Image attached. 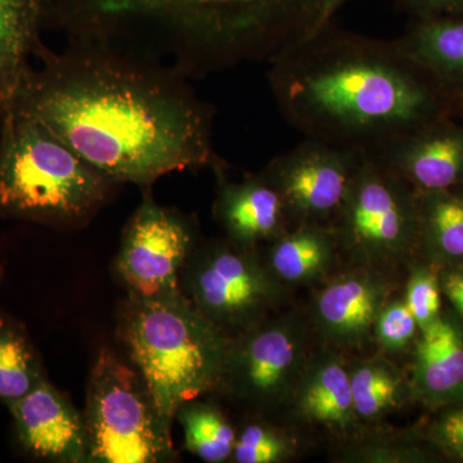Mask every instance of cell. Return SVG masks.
<instances>
[{"label":"cell","instance_id":"6da1fadb","mask_svg":"<svg viewBox=\"0 0 463 463\" xmlns=\"http://www.w3.org/2000/svg\"><path fill=\"white\" fill-rule=\"evenodd\" d=\"M39 60L12 112L35 118L118 184L147 188L167 174L221 163L214 109L184 76L93 43L70 42Z\"/></svg>","mask_w":463,"mask_h":463},{"label":"cell","instance_id":"7a4b0ae2","mask_svg":"<svg viewBox=\"0 0 463 463\" xmlns=\"http://www.w3.org/2000/svg\"><path fill=\"white\" fill-rule=\"evenodd\" d=\"M268 81L286 121L307 139L376 154L463 103L407 56L326 24L269 62Z\"/></svg>","mask_w":463,"mask_h":463},{"label":"cell","instance_id":"3957f363","mask_svg":"<svg viewBox=\"0 0 463 463\" xmlns=\"http://www.w3.org/2000/svg\"><path fill=\"white\" fill-rule=\"evenodd\" d=\"M45 24L201 78L268 63L327 24L323 0H44Z\"/></svg>","mask_w":463,"mask_h":463},{"label":"cell","instance_id":"277c9868","mask_svg":"<svg viewBox=\"0 0 463 463\" xmlns=\"http://www.w3.org/2000/svg\"><path fill=\"white\" fill-rule=\"evenodd\" d=\"M118 337L170 426L183 403L215 394L231 337L201 316L182 291L152 298L128 294Z\"/></svg>","mask_w":463,"mask_h":463},{"label":"cell","instance_id":"5b68a950","mask_svg":"<svg viewBox=\"0 0 463 463\" xmlns=\"http://www.w3.org/2000/svg\"><path fill=\"white\" fill-rule=\"evenodd\" d=\"M35 118H0V215L70 230L90 223L118 187Z\"/></svg>","mask_w":463,"mask_h":463},{"label":"cell","instance_id":"8992f818","mask_svg":"<svg viewBox=\"0 0 463 463\" xmlns=\"http://www.w3.org/2000/svg\"><path fill=\"white\" fill-rule=\"evenodd\" d=\"M88 462L167 463L178 458L172 428L141 374L102 349L91 367L84 410Z\"/></svg>","mask_w":463,"mask_h":463},{"label":"cell","instance_id":"52a82bcc","mask_svg":"<svg viewBox=\"0 0 463 463\" xmlns=\"http://www.w3.org/2000/svg\"><path fill=\"white\" fill-rule=\"evenodd\" d=\"M310 321L274 313L232 337L215 394L249 417L274 422L288 417L301 380L317 354Z\"/></svg>","mask_w":463,"mask_h":463},{"label":"cell","instance_id":"ba28073f","mask_svg":"<svg viewBox=\"0 0 463 463\" xmlns=\"http://www.w3.org/2000/svg\"><path fill=\"white\" fill-rule=\"evenodd\" d=\"M327 227L353 264L392 272L419 254L417 192L379 157L362 154Z\"/></svg>","mask_w":463,"mask_h":463},{"label":"cell","instance_id":"9c48e42d","mask_svg":"<svg viewBox=\"0 0 463 463\" xmlns=\"http://www.w3.org/2000/svg\"><path fill=\"white\" fill-rule=\"evenodd\" d=\"M179 288L201 316L231 339L279 312L288 294L270 272L260 248L227 237L197 243L183 267Z\"/></svg>","mask_w":463,"mask_h":463},{"label":"cell","instance_id":"30bf717a","mask_svg":"<svg viewBox=\"0 0 463 463\" xmlns=\"http://www.w3.org/2000/svg\"><path fill=\"white\" fill-rule=\"evenodd\" d=\"M145 188L124 228L115 272L128 294L152 298L181 291L185 261L200 242L194 219L160 205Z\"/></svg>","mask_w":463,"mask_h":463},{"label":"cell","instance_id":"8fae6325","mask_svg":"<svg viewBox=\"0 0 463 463\" xmlns=\"http://www.w3.org/2000/svg\"><path fill=\"white\" fill-rule=\"evenodd\" d=\"M361 156L362 152L306 138L261 173L281 194L292 228L328 225L343 203Z\"/></svg>","mask_w":463,"mask_h":463},{"label":"cell","instance_id":"7c38bea8","mask_svg":"<svg viewBox=\"0 0 463 463\" xmlns=\"http://www.w3.org/2000/svg\"><path fill=\"white\" fill-rule=\"evenodd\" d=\"M386 273L390 272L353 264L326 279L313 300L309 318L325 349H361L373 336L374 323L394 291V281Z\"/></svg>","mask_w":463,"mask_h":463},{"label":"cell","instance_id":"4fadbf2b","mask_svg":"<svg viewBox=\"0 0 463 463\" xmlns=\"http://www.w3.org/2000/svg\"><path fill=\"white\" fill-rule=\"evenodd\" d=\"M7 408L20 455L41 462H88L84 414L48 379Z\"/></svg>","mask_w":463,"mask_h":463},{"label":"cell","instance_id":"5bb4252c","mask_svg":"<svg viewBox=\"0 0 463 463\" xmlns=\"http://www.w3.org/2000/svg\"><path fill=\"white\" fill-rule=\"evenodd\" d=\"M371 155L419 194L462 187L463 109L440 116Z\"/></svg>","mask_w":463,"mask_h":463},{"label":"cell","instance_id":"9a60e30c","mask_svg":"<svg viewBox=\"0 0 463 463\" xmlns=\"http://www.w3.org/2000/svg\"><path fill=\"white\" fill-rule=\"evenodd\" d=\"M213 169L218 178L213 210L227 239L260 248L292 230L281 194L263 173L232 182L225 175L222 161Z\"/></svg>","mask_w":463,"mask_h":463},{"label":"cell","instance_id":"2e32d148","mask_svg":"<svg viewBox=\"0 0 463 463\" xmlns=\"http://www.w3.org/2000/svg\"><path fill=\"white\" fill-rule=\"evenodd\" d=\"M288 417L326 428L340 438L359 434L364 423L353 403L349 364L340 354L328 349L317 353L298 385Z\"/></svg>","mask_w":463,"mask_h":463},{"label":"cell","instance_id":"e0dca14e","mask_svg":"<svg viewBox=\"0 0 463 463\" xmlns=\"http://www.w3.org/2000/svg\"><path fill=\"white\" fill-rule=\"evenodd\" d=\"M411 392L429 408L463 405V331L440 318L414 343Z\"/></svg>","mask_w":463,"mask_h":463},{"label":"cell","instance_id":"ac0fdd59","mask_svg":"<svg viewBox=\"0 0 463 463\" xmlns=\"http://www.w3.org/2000/svg\"><path fill=\"white\" fill-rule=\"evenodd\" d=\"M44 0H0V118L11 114L18 91L32 71L30 60L41 58Z\"/></svg>","mask_w":463,"mask_h":463},{"label":"cell","instance_id":"d6986e66","mask_svg":"<svg viewBox=\"0 0 463 463\" xmlns=\"http://www.w3.org/2000/svg\"><path fill=\"white\" fill-rule=\"evenodd\" d=\"M397 41L426 74L463 103V12L412 17Z\"/></svg>","mask_w":463,"mask_h":463},{"label":"cell","instance_id":"ffe728a7","mask_svg":"<svg viewBox=\"0 0 463 463\" xmlns=\"http://www.w3.org/2000/svg\"><path fill=\"white\" fill-rule=\"evenodd\" d=\"M265 245V263L286 288L326 281L340 257L334 234L322 224L298 225Z\"/></svg>","mask_w":463,"mask_h":463},{"label":"cell","instance_id":"44dd1931","mask_svg":"<svg viewBox=\"0 0 463 463\" xmlns=\"http://www.w3.org/2000/svg\"><path fill=\"white\" fill-rule=\"evenodd\" d=\"M419 254L441 267L463 264V185L417 192Z\"/></svg>","mask_w":463,"mask_h":463},{"label":"cell","instance_id":"7402d4cb","mask_svg":"<svg viewBox=\"0 0 463 463\" xmlns=\"http://www.w3.org/2000/svg\"><path fill=\"white\" fill-rule=\"evenodd\" d=\"M45 379L42 356L23 323L0 312V403L8 407Z\"/></svg>","mask_w":463,"mask_h":463},{"label":"cell","instance_id":"603a6c76","mask_svg":"<svg viewBox=\"0 0 463 463\" xmlns=\"http://www.w3.org/2000/svg\"><path fill=\"white\" fill-rule=\"evenodd\" d=\"M349 377L355 413L362 423L381 421L412 394L403 376L383 358L349 364Z\"/></svg>","mask_w":463,"mask_h":463},{"label":"cell","instance_id":"cb8c5ba5","mask_svg":"<svg viewBox=\"0 0 463 463\" xmlns=\"http://www.w3.org/2000/svg\"><path fill=\"white\" fill-rule=\"evenodd\" d=\"M175 420L184 432V449L209 463L231 461L237 429L218 405L200 398L178 408Z\"/></svg>","mask_w":463,"mask_h":463},{"label":"cell","instance_id":"d4e9b609","mask_svg":"<svg viewBox=\"0 0 463 463\" xmlns=\"http://www.w3.org/2000/svg\"><path fill=\"white\" fill-rule=\"evenodd\" d=\"M294 440L267 420L250 417L237 430L232 461L237 463H281L295 456Z\"/></svg>","mask_w":463,"mask_h":463},{"label":"cell","instance_id":"484cf974","mask_svg":"<svg viewBox=\"0 0 463 463\" xmlns=\"http://www.w3.org/2000/svg\"><path fill=\"white\" fill-rule=\"evenodd\" d=\"M440 279L432 268H413L405 288L404 301L420 331L426 330L440 318Z\"/></svg>","mask_w":463,"mask_h":463},{"label":"cell","instance_id":"4316f807","mask_svg":"<svg viewBox=\"0 0 463 463\" xmlns=\"http://www.w3.org/2000/svg\"><path fill=\"white\" fill-rule=\"evenodd\" d=\"M419 331V325L404 298H392L374 323L373 337L383 349L398 353L403 352L416 340Z\"/></svg>","mask_w":463,"mask_h":463},{"label":"cell","instance_id":"83f0119b","mask_svg":"<svg viewBox=\"0 0 463 463\" xmlns=\"http://www.w3.org/2000/svg\"><path fill=\"white\" fill-rule=\"evenodd\" d=\"M439 447L463 461V405L452 407L441 414L431 430Z\"/></svg>","mask_w":463,"mask_h":463},{"label":"cell","instance_id":"f1b7e54d","mask_svg":"<svg viewBox=\"0 0 463 463\" xmlns=\"http://www.w3.org/2000/svg\"><path fill=\"white\" fill-rule=\"evenodd\" d=\"M412 17L463 12V0H398Z\"/></svg>","mask_w":463,"mask_h":463},{"label":"cell","instance_id":"f546056e","mask_svg":"<svg viewBox=\"0 0 463 463\" xmlns=\"http://www.w3.org/2000/svg\"><path fill=\"white\" fill-rule=\"evenodd\" d=\"M441 292L449 298L450 303L456 307L459 315L463 317V267H449L441 272L440 277Z\"/></svg>","mask_w":463,"mask_h":463},{"label":"cell","instance_id":"4dcf8cb0","mask_svg":"<svg viewBox=\"0 0 463 463\" xmlns=\"http://www.w3.org/2000/svg\"><path fill=\"white\" fill-rule=\"evenodd\" d=\"M345 0H323L325 3V17L326 21L330 23L332 16H334L335 11L340 7Z\"/></svg>","mask_w":463,"mask_h":463},{"label":"cell","instance_id":"1f68e13d","mask_svg":"<svg viewBox=\"0 0 463 463\" xmlns=\"http://www.w3.org/2000/svg\"><path fill=\"white\" fill-rule=\"evenodd\" d=\"M2 274H3V269H2V265H0V279H2Z\"/></svg>","mask_w":463,"mask_h":463}]
</instances>
